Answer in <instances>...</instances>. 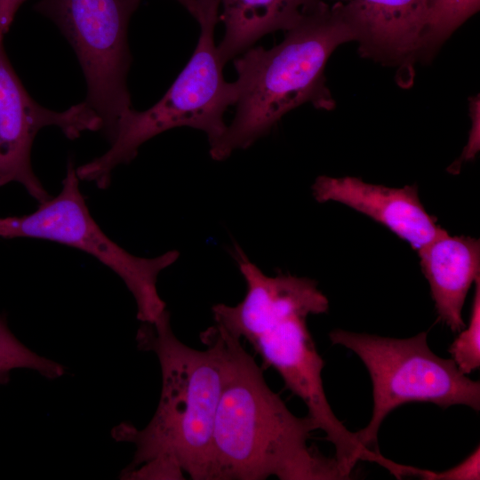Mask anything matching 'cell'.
<instances>
[{"instance_id": "cell-17", "label": "cell", "mask_w": 480, "mask_h": 480, "mask_svg": "<svg viewBox=\"0 0 480 480\" xmlns=\"http://www.w3.org/2000/svg\"><path fill=\"white\" fill-rule=\"evenodd\" d=\"M479 446L462 462L456 467L443 472H434L431 470H424L410 466L397 464L390 460L380 456L377 463L387 469L397 477L402 476H413L424 479H479Z\"/></svg>"}, {"instance_id": "cell-3", "label": "cell", "mask_w": 480, "mask_h": 480, "mask_svg": "<svg viewBox=\"0 0 480 480\" xmlns=\"http://www.w3.org/2000/svg\"><path fill=\"white\" fill-rule=\"evenodd\" d=\"M136 340L158 358L162 388L157 408L142 429L122 423L112 430L119 442L135 445L134 457L123 471L129 479L212 480L213 428L221 388L220 358L216 346L197 350L173 333L165 310L152 324L142 323Z\"/></svg>"}, {"instance_id": "cell-12", "label": "cell", "mask_w": 480, "mask_h": 480, "mask_svg": "<svg viewBox=\"0 0 480 480\" xmlns=\"http://www.w3.org/2000/svg\"><path fill=\"white\" fill-rule=\"evenodd\" d=\"M439 319L453 332L466 324L462 308L468 290L480 279V242L445 230L418 250Z\"/></svg>"}, {"instance_id": "cell-10", "label": "cell", "mask_w": 480, "mask_h": 480, "mask_svg": "<svg viewBox=\"0 0 480 480\" xmlns=\"http://www.w3.org/2000/svg\"><path fill=\"white\" fill-rule=\"evenodd\" d=\"M312 188L319 203L345 204L382 224L417 251L444 230L425 210L416 185L388 188L356 177L319 176Z\"/></svg>"}, {"instance_id": "cell-13", "label": "cell", "mask_w": 480, "mask_h": 480, "mask_svg": "<svg viewBox=\"0 0 480 480\" xmlns=\"http://www.w3.org/2000/svg\"><path fill=\"white\" fill-rule=\"evenodd\" d=\"M318 0H220L224 36L218 47L226 63L242 54L260 37L288 30Z\"/></svg>"}, {"instance_id": "cell-1", "label": "cell", "mask_w": 480, "mask_h": 480, "mask_svg": "<svg viewBox=\"0 0 480 480\" xmlns=\"http://www.w3.org/2000/svg\"><path fill=\"white\" fill-rule=\"evenodd\" d=\"M212 342L221 365L213 428L212 480H340L350 478L335 457L310 444L317 429L297 417L271 390L240 339L215 324L200 334Z\"/></svg>"}, {"instance_id": "cell-4", "label": "cell", "mask_w": 480, "mask_h": 480, "mask_svg": "<svg viewBox=\"0 0 480 480\" xmlns=\"http://www.w3.org/2000/svg\"><path fill=\"white\" fill-rule=\"evenodd\" d=\"M271 49L251 47L236 58V109L223 134L210 144L214 160H223L266 135L287 112L310 102L331 109L324 68L338 45L355 40L338 4L317 1Z\"/></svg>"}, {"instance_id": "cell-20", "label": "cell", "mask_w": 480, "mask_h": 480, "mask_svg": "<svg viewBox=\"0 0 480 480\" xmlns=\"http://www.w3.org/2000/svg\"><path fill=\"white\" fill-rule=\"evenodd\" d=\"M9 376H2L0 375V384H4L8 380Z\"/></svg>"}, {"instance_id": "cell-2", "label": "cell", "mask_w": 480, "mask_h": 480, "mask_svg": "<svg viewBox=\"0 0 480 480\" xmlns=\"http://www.w3.org/2000/svg\"><path fill=\"white\" fill-rule=\"evenodd\" d=\"M239 270L246 284L242 301L213 305L215 324L233 336L245 339L276 370L292 394L308 408V415L335 449L334 457L348 472L370 449L364 448L336 417L324 392V362L307 324L310 315L327 312L329 301L315 281L291 275L268 276L236 248Z\"/></svg>"}, {"instance_id": "cell-18", "label": "cell", "mask_w": 480, "mask_h": 480, "mask_svg": "<svg viewBox=\"0 0 480 480\" xmlns=\"http://www.w3.org/2000/svg\"><path fill=\"white\" fill-rule=\"evenodd\" d=\"M26 0H0V34L5 35L20 5Z\"/></svg>"}, {"instance_id": "cell-5", "label": "cell", "mask_w": 480, "mask_h": 480, "mask_svg": "<svg viewBox=\"0 0 480 480\" xmlns=\"http://www.w3.org/2000/svg\"><path fill=\"white\" fill-rule=\"evenodd\" d=\"M220 0H198L193 16L200 25L196 49L164 95L144 111L130 109L120 120L110 148L76 168L81 180L107 188L113 170L128 164L151 138L176 127L188 126L207 134L210 144L225 132L223 116L237 100L236 83L223 77L226 64L215 44Z\"/></svg>"}, {"instance_id": "cell-9", "label": "cell", "mask_w": 480, "mask_h": 480, "mask_svg": "<svg viewBox=\"0 0 480 480\" xmlns=\"http://www.w3.org/2000/svg\"><path fill=\"white\" fill-rule=\"evenodd\" d=\"M0 34V187L21 184L39 204L50 197L31 164L34 140L41 129L56 126L75 140L84 132H98L101 120L85 101L64 111L38 104L27 92L4 50Z\"/></svg>"}, {"instance_id": "cell-16", "label": "cell", "mask_w": 480, "mask_h": 480, "mask_svg": "<svg viewBox=\"0 0 480 480\" xmlns=\"http://www.w3.org/2000/svg\"><path fill=\"white\" fill-rule=\"evenodd\" d=\"M475 284L469 324L459 332L449 348L452 361L466 375L480 367V279Z\"/></svg>"}, {"instance_id": "cell-6", "label": "cell", "mask_w": 480, "mask_h": 480, "mask_svg": "<svg viewBox=\"0 0 480 480\" xmlns=\"http://www.w3.org/2000/svg\"><path fill=\"white\" fill-rule=\"evenodd\" d=\"M334 345L353 351L366 367L372 385L373 408L369 423L355 432L367 449L376 445L380 428L396 408L410 402L440 407L466 405L480 409V383L462 373L452 358L436 355L427 332L396 339L335 329Z\"/></svg>"}, {"instance_id": "cell-8", "label": "cell", "mask_w": 480, "mask_h": 480, "mask_svg": "<svg viewBox=\"0 0 480 480\" xmlns=\"http://www.w3.org/2000/svg\"><path fill=\"white\" fill-rule=\"evenodd\" d=\"M140 0H39L34 9L52 20L73 47L87 84L86 104L110 142L132 109L126 77L132 63L127 34Z\"/></svg>"}, {"instance_id": "cell-19", "label": "cell", "mask_w": 480, "mask_h": 480, "mask_svg": "<svg viewBox=\"0 0 480 480\" xmlns=\"http://www.w3.org/2000/svg\"><path fill=\"white\" fill-rule=\"evenodd\" d=\"M193 15L197 6L198 0H177Z\"/></svg>"}, {"instance_id": "cell-11", "label": "cell", "mask_w": 480, "mask_h": 480, "mask_svg": "<svg viewBox=\"0 0 480 480\" xmlns=\"http://www.w3.org/2000/svg\"><path fill=\"white\" fill-rule=\"evenodd\" d=\"M338 5L364 54L398 61L426 48L428 0H350Z\"/></svg>"}, {"instance_id": "cell-7", "label": "cell", "mask_w": 480, "mask_h": 480, "mask_svg": "<svg viewBox=\"0 0 480 480\" xmlns=\"http://www.w3.org/2000/svg\"><path fill=\"white\" fill-rule=\"evenodd\" d=\"M72 161L68 164L61 189L40 203L29 214L0 218V236L36 238L83 251L116 273L132 294L137 318L152 324L166 310L157 291L159 274L179 258L172 250L155 258L128 252L110 239L94 220L80 191Z\"/></svg>"}, {"instance_id": "cell-14", "label": "cell", "mask_w": 480, "mask_h": 480, "mask_svg": "<svg viewBox=\"0 0 480 480\" xmlns=\"http://www.w3.org/2000/svg\"><path fill=\"white\" fill-rule=\"evenodd\" d=\"M15 369H29L47 379H57L65 373L62 364L37 355L22 344L0 316V375L9 376Z\"/></svg>"}, {"instance_id": "cell-15", "label": "cell", "mask_w": 480, "mask_h": 480, "mask_svg": "<svg viewBox=\"0 0 480 480\" xmlns=\"http://www.w3.org/2000/svg\"><path fill=\"white\" fill-rule=\"evenodd\" d=\"M426 48L447 38L479 10L480 0H428Z\"/></svg>"}]
</instances>
